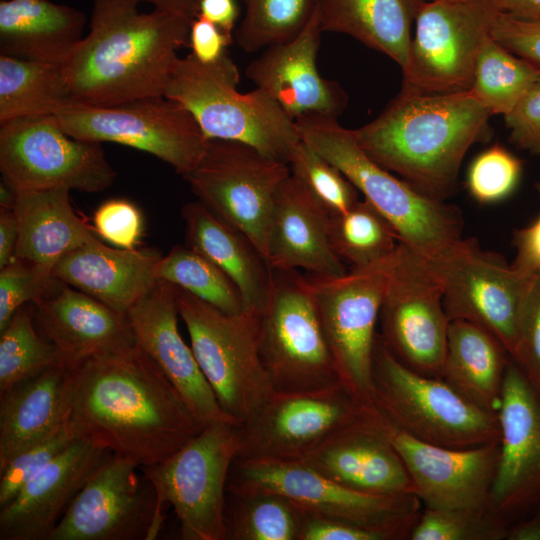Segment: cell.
<instances>
[{
  "instance_id": "obj_29",
  "label": "cell",
  "mask_w": 540,
  "mask_h": 540,
  "mask_svg": "<svg viewBox=\"0 0 540 540\" xmlns=\"http://www.w3.org/2000/svg\"><path fill=\"white\" fill-rule=\"evenodd\" d=\"M267 260L272 269H302L317 276L337 277L348 272L330 245L324 217L290 176L276 196Z\"/></svg>"
},
{
  "instance_id": "obj_51",
  "label": "cell",
  "mask_w": 540,
  "mask_h": 540,
  "mask_svg": "<svg viewBox=\"0 0 540 540\" xmlns=\"http://www.w3.org/2000/svg\"><path fill=\"white\" fill-rule=\"evenodd\" d=\"M234 36L228 35L212 22L196 16L190 24L191 54L202 64H212L228 53Z\"/></svg>"
},
{
  "instance_id": "obj_9",
  "label": "cell",
  "mask_w": 540,
  "mask_h": 540,
  "mask_svg": "<svg viewBox=\"0 0 540 540\" xmlns=\"http://www.w3.org/2000/svg\"><path fill=\"white\" fill-rule=\"evenodd\" d=\"M259 352L275 392H307L341 382L306 274L273 269L260 311Z\"/></svg>"
},
{
  "instance_id": "obj_15",
  "label": "cell",
  "mask_w": 540,
  "mask_h": 540,
  "mask_svg": "<svg viewBox=\"0 0 540 540\" xmlns=\"http://www.w3.org/2000/svg\"><path fill=\"white\" fill-rule=\"evenodd\" d=\"M0 171L17 192L66 188L93 193L116 178L101 143L69 136L53 115L0 124Z\"/></svg>"
},
{
  "instance_id": "obj_5",
  "label": "cell",
  "mask_w": 540,
  "mask_h": 540,
  "mask_svg": "<svg viewBox=\"0 0 540 540\" xmlns=\"http://www.w3.org/2000/svg\"><path fill=\"white\" fill-rule=\"evenodd\" d=\"M238 67L226 53L212 64L178 58L165 97L181 104L206 139L248 144L287 163L301 140L296 122L263 89L238 90Z\"/></svg>"
},
{
  "instance_id": "obj_55",
  "label": "cell",
  "mask_w": 540,
  "mask_h": 540,
  "mask_svg": "<svg viewBox=\"0 0 540 540\" xmlns=\"http://www.w3.org/2000/svg\"><path fill=\"white\" fill-rule=\"evenodd\" d=\"M501 12L521 18H540V0H491Z\"/></svg>"
},
{
  "instance_id": "obj_28",
  "label": "cell",
  "mask_w": 540,
  "mask_h": 540,
  "mask_svg": "<svg viewBox=\"0 0 540 540\" xmlns=\"http://www.w3.org/2000/svg\"><path fill=\"white\" fill-rule=\"evenodd\" d=\"M72 374L58 362L0 394V469L68 423Z\"/></svg>"
},
{
  "instance_id": "obj_34",
  "label": "cell",
  "mask_w": 540,
  "mask_h": 540,
  "mask_svg": "<svg viewBox=\"0 0 540 540\" xmlns=\"http://www.w3.org/2000/svg\"><path fill=\"white\" fill-rule=\"evenodd\" d=\"M419 0H318L323 32L347 34L403 69Z\"/></svg>"
},
{
  "instance_id": "obj_10",
  "label": "cell",
  "mask_w": 540,
  "mask_h": 540,
  "mask_svg": "<svg viewBox=\"0 0 540 540\" xmlns=\"http://www.w3.org/2000/svg\"><path fill=\"white\" fill-rule=\"evenodd\" d=\"M240 437L241 423H212L167 459L141 467L159 504L173 507L181 539L226 540V488Z\"/></svg>"
},
{
  "instance_id": "obj_11",
  "label": "cell",
  "mask_w": 540,
  "mask_h": 540,
  "mask_svg": "<svg viewBox=\"0 0 540 540\" xmlns=\"http://www.w3.org/2000/svg\"><path fill=\"white\" fill-rule=\"evenodd\" d=\"M439 282L450 320L475 323L513 355L519 323L536 272L509 265L505 259L463 237L430 257H423Z\"/></svg>"
},
{
  "instance_id": "obj_52",
  "label": "cell",
  "mask_w": 540,
  "mask_h": 540,
  "mask_svg": "<svg viewBox=\"0 0 540 540\" xmlns=\"http://www.w3.org/2000/svg\"><path fill=\"white\" fill-rule=\"evenodd\" d=\"M298 540H382L379 535L345 522L302 512Z\"/></svg>"
},
{
  "instance_id": "obj_59",
  "label": "cell",
  "mask_w": 540,
  "mask_h": 540,
  "mask_svg": "<svg viewBox=\"0 0 540 540\" xmlns=\"http://www.w3.org/2000/svg\"><path fill=\"white\" fill-rule=\"evenodd\" d=\"M536 189H537V191H538V193H539V195H540V182H538V183L536 184ZM535 221L538 222V223H540V215L538 216V218H537Z\"/></svg>"
},
{
  "instance_id": "obj_60",
  "label": "cell",
  "mask_w": 540,
  "mask_h": 540,
  "mask_svg": "<svg viewBox=\"0 0 540 540\" xmlns=\"http://www.w3.org/2000/svg\"><path fill=\"white\" fill-rule=\"evenodd\" d=\"M421 2H429V1H440V0H419Z\"/></svg>"
},
{
  "instance_id": "obj_30",
  "label": "cell",
  "mask_w": 540,
  "mask_h": 540,
  "mask_svg": "<svg viewBox=\"0 0 540 540\" xmlns=\"http://www.w3.org/2000/svg\"><path fill=\"white\" fill-rule=\"evenodd\" d=\"M186 245L216 264L236 285L245 309L261 311L273 269L250 238L226 223L199 200L181 208Z\"/></svg>"
},
{
  "instance_id": "obj_26",
  "label": "cell",
  "mask_w": 540,
  "mask_h": 540,
  "mask_svg": "<svg viewBox=\"0 0 540 540\" xmlns=\"http://www.w3.org/2000/svg\"><path fill=\"white\" fill-rule=\"evenodd\" d=\"M33 303L38 323L56 347L59 362L70 367L136 344L127 315L55 277Z\"/></svg>"
},
{
  "instance_id": "obj_56",
  "label": "cell",
  "mask_w": 540,
  "mask_h": 540,
  "mask_svg": "<svg viewBox=\"0 0 540 540\" xmlns=\"http://www.w3.org/2000/svg\"><path fill=\"white\" fill-rule=\"evenodd\" d=\"M149 2L156 9L177 14L192 21L196 18L200 0H141Z\"/></svg>"
},
{
  "instance_id": "obj_58",
  "label": "cell",
  "mask_w": 540,
  "mask_h": 540,
  "mask_svg": "<svg viewBox=\"0 0 540 540\" xmlns=\"http://www.w3.org/2000/svg\"><path fill=\"white\" fill-rule=\"evenodd\" d=\"M17 191L3 180L0 183V207L13 209Z\"/></svg>"
},
{
  "instance_id": "obj_4",
  "label": "cell",
  "mask_w": 540,
  "mask_h": 540,
  "mask_svg": "<svg viewBox=\"0 0 540 540\" xmlns=\"http://www.w3.org/2000/svg\"><path fill=\"white\" fill-rule=\"evenodd\" d=\"M295 122L301 139L340 169L412 251L430 257L462 238L463 219L456 207L423 194L376 163L337 118L312 115Z\"/></svg>"
},
{
  "instance_id": "obj_13",
  "label": "cell",
  "mask_w": 540,
  "mask_h": 540,
  "mask_svg": "<svg viewBox=\"0 0 540 540\" xmlns=\"http://www.w3.org/2000/svg\"><path fill=\"white\" fill-rule=\"evenodd\" d=\"M289 176L287 163L248 144L207 139L199 162L183 178L200 202L247 235L267 260L276 196Z\"/></svg>"
},
{
  "instance_id": "obj_49",
  "label": "cell",
  "mask_w": 540,
  "mask_h": 540,
  "mask_svg": "<svg viewBox=\"0 0 540 540\" xmlns=\"http://www.w3.org/2000/svg\"><path fill=\"white\" fill-rule=\"evenodd\" d=\"M491 36L512 53L540 67V18H521L499 12Z\"/></svg>"
},
{
  "instance_id": "obj_8",
  "label": "cell",
  "mask_w": 540,
  "mask_h": 540,
  "mask_svg": "<svg viewBox=\"0 0 540 540\" xmlns=\"http://www.w3.org/2000/svg\"><path fill=\"white\" fill-rule=\"evenodd\" d=\"M175 288L199 367L222 410L242 424L274 392L259 352L260 312L226 314Z\"/></svg>"
},
{
  "instance_id": "obj_31",
  "label": "cell",
  "mask_w": 540,
  "mask_h": 540,
  "mask_svg": "<svg viewBox=\"0 0 540 540\" xmlns=\"http://www.w3.org/2000/svg\"><path fill=\"white\" fill-rule=\"evenodd\" d=\"M85 14L49 0L0 1V54L63 65L84 37Z\"/></svg>"
},
{
  "instance_id": "obj_43",
  "label": "cell",
  "mask_w": 540,
  "mask_h": 540,
  "mask_svg": "<svg viewBox=\"0 0 540 540\" xmlns=\"http://www.w3.org/2000/svg\"><path fill=\"white\" fill-rule=\"evenodd\" d=\"M509 524L490 509L425 507L409 535L411 540H502Z\"/></svg>"
},
{
  "instance_id": "obj_24",
  "label": "cell",
  "mask_w": 540,
  "mask_h": 540,
  "mask_svg": "<svg viewBox=\"0 0 540 540\" xmlns=\"http://www.w3.org/2000/svg\"><path fill=\"white\" fill-rule=\"evenodd\" d=\"M112 455L76 438L0 508V540H49L77 494Z\"/></svg>"
},
{
  "instance_id": "obj_12",
  "label": "cell",
  "mask_w": 540,
  "mask_h": 540,
  "mask_svg": "<svg viewBox=\"0 0 540 540\" xmlns=\"http://www.w3.org/2000/svg\"><path fill=\"white\" fill-rule=\"evenodd\" d=\"M53 116L73 138L113 142L147 152L182 177L197 165L207 141L192 114L165 96L112 106L69 100Z\"/></svg>"
},
{
  "instance_id": "obj_1",
  "label": "cell",
  "mask_w": 540,
  "mask_h": 540,
  "mask_svg": "<svg viewBox=\"0 0 540 540\" xmlns=\"http://www.w3.org/2000/svg\"><path fill=\"white\" fill-rule=\"evenodd\" d=\"M68 424L76 438L140 468L167 459L202 430L178 391L136 344L73 367Z\"/></svg>"
},
{
  "instance_id": "obj_47",
  "label": "cell",
  "mask_w": 540,
  "mask_h": 540,
  "mask_svg": "<svg viewBox=\"0 0 540 540\" xmlns=\"http://www.w3.org/2000/svg\"><path fill=\"white\" fill-rule=\"evenodd\" d=\"M140 209L124 198L103 202L94 212V231L104 240L122 249H135L143 233Z\"/></svg>"
},
{
  "instance_id": "obj_36",
  "label": "cell",
  "mask_w": 540,
  "mask_h": 540,
  "mask_svg": "<svg viewBox=\"0 0 540 540\" xmlns=\"http://www.w3.org/2000/svg\"><path fill=\"white\" fill-rule=\"evenodd\" d=\"M325 226L332 249L350 269L388 259L400 243L392 225L365 199L325 219Z\"/></svg>"
},
{
  "instance_id": "obj_3",
  "label": "cell",
  "mask_w": 540,
  "mask_h": 540,
  "mask_svg": "<svg viewBox=\"0 0 540 540\" xmlns=\"http://www.w3.org/2000/svg\"><path fill=\"white\" fill-rule=\"evenodd\" d=\"M491 116L471 90H400L374 120L353 133L376 163L423 194L444 201L455 187L468 149L487 137Z\"/></svg>"
},
{
  "instance_id": "obj_33",
  "label": "cell",
  "mask_w": 540,
  "mask_h": 540,
  "mask_svg": "<svg viewBox=\"0 0 540 540\" xmlns=\"http://www.w3.org/2000/svg\"><path fill=\"white\" fill-rule=\"evenodd\" d=\"M510 359L502 342L485 328L450 320L442 379L478 407L498 412Z\"/></svg>"
},
{
  "instance_id": "obj_48",
  "label": "cell",
  "mask_w": 540,
  "mask_h": 540,
  "mask_svg": "<svg viewBox=\"0 0 540 540\" xmlns=\"http://www.w3.org/2000/svg\"><path fill=\"white\" fill-rule=\"evenodd\" d=\"M511 358L540 392V272H536L523 308Z\"/></svg>"
},
{
  "instance_id": "obj_7",
  "label": "cell",
  "mask_w": 540,
  "mask_h": 540,
  "mask_svg": "<svg viewBox=\"0 0 540 540\" xmlns=\"http://www.w3.org/2000/svg\"><path fill=\"white\" fill-rule=\"evenodd\" d=\"M227 493L265 490L289 498L302 512L352 524L382 540L409 539L422 512L413 493L371 494L341 485L302 461H233Z\"/></svg>"
},
{
  "instance_id": "obj_6",
  "label": "cell",
  "mask_w": 540,
  "mask_h": 540,
  "mask_svg": "<svg viewBox=\"0 0 540 540\" xmlns=\"http://www.w3.org/2000/svg\"><path fill=\"white\" fill-rule=\"evenodd\" d=\"M371 379L377 408L420 441L458 449L500 442L497 413L478 407L443 379L407 368L384 346L378 332Z\"/></svg>"
},
{
  "instance_id": "obj_41",
  "label": "cell",
  "mask_w": 540,
  "mask_h": 540,
  "mask_svg": "<svg viewBox=\"0 0 540 540\" xmlns=\"http://www.w3.org/2000/svg\"><path fill=\"white\" fill-rule=\"evenodd\" d=\"M245 15L234 42L246 53L294 39L313 15L318 0H242Z\"/></svg>"
},
{
  "instance_id": "obj_53",
  "label": "cell",
  "mask_w": 540,
  "mask_h": 540,
  "mask_svg": "<svg viewBox=\"0 0 540 540\" xmlns=\"http://www.w3.org/2000/svg\"><path fill=\"white\" fill-rule=\"evenodd\" d=\"M197 16L205 18L228 35L234 36L239 7L235 0H200Z\"/></svg>"
},
{
  "instance_id": "obj_50",
  "label": "cell",
  "mask_w": 540,
  "mask_h": 540,
  "mask_svg": "<svg viewBox=\"0 0 540 540\" xmlns=\"http://www.w3.org/2000/svg\"><path fill=\"white\" fill-rule=\"evenodd\" d=\"M509 141L519 149L540 155V78L504 116Z\"/></svg>"
},
{
  "instance_id": "obj_18",
  "label": "cell",
  "mask_w": 540,
  "mask_h": 540,
  "mask_svg": "<svg viewBox=\"0 0 540 540\" xmlns=\"http://www.w3.org/2000/svg\"><path fill=\"white\" fill-rule=\"evenodd\" d=\"M368 405L345 384L273 394L241 424L237 459L301 461L330 435L364 416Z\"/></svg>"
},
{
  "instance_id": "obj_16",
  "label": "cell",
  "mask_w": 540,
  "mask_h": 540,
  "mask_svg": "<svg viewBox=\"0 0 540 540\" xmlns=\"http://www.w3.org/2000/svg\"><path fill=\"white\" fill-rule=\"evenodd\" d=\"M501 12L491 0L421 2L409 57L402 69V91H468L476 57Z\"/></svg>"
},
{
  "instance_id": "obj_46",
  "label": "cell",
  "mask_w": 540,
  "mask_h": 540,
  "mask_svg": "<svg viewBox=\"0 0 540 540\" xmlns=\"http://www.w3.org/2000/svg\"><path fill=\"white\" fill-rule=\"evenodd\" d=\"M53 280L51 271L16 257L0 269V331L25 303L39 299Z\"/></svg>"
},
{
  "instance_id": "obj_54",
  "label": "cell",
  "mask_w": 540,
  "mask_h": 540,
  "mask_svg": "<svg viewBox=\"0 0 540 540\" xmlns=\"http://www.w3.org/2000/svg\"><path fill=\"white\" fill-rule=\"evenodd\" d=\"M19 223L13 209L0 207V269L15 259Z\"/></svg>"
},
{
  "instance_id": "obj_23",
  "label": "cell",
  "mask_w": 540,
  "mask_h": 540,
  "mask_svg": "<svg viewBox=\"0 0 540 540\" xmlns=\"http://www.w3.org/2000/svg\"><path fill=\"white\" fill-rule=\"evenodd\" d=\"M322 33L317 4L294 39L265 48L246 69L247 78L267 92L294 121L312 115L337 118L347 104L340 84L323 78L318 71Z\"/></svg>"
},
{
  "instance_id": "obj_25",
  "label": "cell",
  "mask_w": 540,
  "mask_h": 540,
  "mask_svg": "<svg viewBox=\"0 0 540 540\" xmlns=\"http://www.w3.org/2000/svg\"><path fill=\"white\" fill-rule=\"evenodd\" d=\"M321 475L371 494L413 493L408 471L391 443L377 406L340 428L303 460Z\"/></svg>"
},
{
  "instance_id": "obj_35",
  "label": "cell",
  "mask_w": 540,
  "mask_h": 540,
  "mask_svg": "<svg viewBox=\"0 0 540 540\" xmlns=\"http://www.w3.org/2000/svg\"><path fill=\"white\" fill-rule=\"evenodd\" d=\"M69 100L62 65L0 54V124L54 115Z\"/></svg>"
},
{
  "instance_id": "obj_40",
  "label": "cell",
  "mask_w": 540,
  "mask_h": 540,
  "mask_svg": "<svg viewBox=\"0 0 540 540\" xmlns=\"http://www.w3.org/2000/svg\"><path fill=\"white\" fill-rule=\"evenodd\" d=\"M290 177L324 219L350 209L360 193L350 180L302 139L287 162Z\"/></svg>"
},
{
  "instance_id": "obj_42",
  "label": "cell",
  "mask_w": 540,
  "mask_h": 540,
  "mask_svg": "<svg viewBox=\"0 0 540 540\" xmlns=\"http://www.w3.org/2000/svg\"><path fill=\"white\" fill-rule=\"evenodd\" d=\"M58 362L56 347L37 334L31 314L21 307L0 331V394Z\"/></svg>"
},
{
  "instance_id": "obj_17",
  "label": "cell",
  "mask_w": 540,
  "mask_h": 540,
  "mask_svg": "<svg viewBox=\"0 0 540 540\" xmlns=\"http://www.w3.org/2000/svg\"><path fill=\"white\" fill-rule=\"evenodd\" d=\"M392 256L337 277L305 273L339 378L368 405H375L372 360Z\"/></svg>"
},
{
  "instance_id": "obj_20",
  "label": "cell",
  "mask_w": 540,
  "mask_h": 540,
  "mask_svg": "<svg viewBox=\"0 0 540 540\" xmlns=\"http://www.w3.org/2000/svg\"><path fill=\"white\" fill-rule=\"evenodd\" d=\"M497 415L500 455L489 508L510 525L540 505V392L512 358Z\"/></svg>"
},
{
  "instance_id": "obj_14",
  "label": "cell",
  "mask_w": 540,
  "mask_h": 540,
  "mask_svg": "<svg viewBox=\"0 0 540 540\" xmlns=\"http://www.w3.org/2000/svg\"><path fill=\"white\" fill-rule=\"evenodd\" d=\"M449 322L439 282L424 258L400 242L387 272L380 340L407 368L442 379Z\"/></svg>"
},
{
  "instance_id": "obj_57",
  "label": "cell",
  "mask_w": 540,
  "mask_h": 540,
  "mask_svg": "<svg viewBox=\"0 0 540 540\" xmlns=\"http://www.w3.org/2000/svg\"><path fill=\"white\" fill-rule=\"evenodd\" d=\"M507 540H540V512L524 521L509 525Z\"/></svg>"
},
{
  "instance_id": "obj_45",
  "label": "cell",
  "mask_w": 540,
  "mask_h": 540,
  "mask_svg": "<svg viewBox=\"0 0 540 540\" xmlns=\"http://www.w3.org/2000/svg\"><path fill=\"white\" fill-rule=\"evenodd\" d=\"M75 439L67 423L49 437L16 454L0 469V508Z\"/></svg>"
},
{
  "instance_id": "obj_39",
  "label": "cell",
  "mask_w": 540,
  "mask_h": 540,
  "mask_svg": "<svg viewBox=\"0 0 540 540\" xmlns=\"http://www.w3.org/2000/svg\"><path fill=\"white\" fill-rule=\"evenodd\" d=\"M164 280L207 302L226 314H239L245 307L232 280L207 257L187 245L174 246L157 266Z\"/></svg>"
},
{
  "instance_id": "obj_2",
  "label": "cell",
  "mask_w": 540,
  "mask_h": 540,
  "mask_svg": "<svg viewBox=\"0 0 540 540\" xmlns=\"http://www.w3.org/2000/svg\"><path fill=\"white\" fill-rule=\"evenodd\" d=\"M141 0H94L89 32L62 65L71 101L112 106L165 96L177 51L189 46L187 18Z\"/></svg>"
},
{
  "instance_id": "obj_37",
  "label": "cell",
  "mask_w": 540,
  "mask_h": 540,
  "mask_svg": "<svg viewBox=\"0 0 540 540\" xmlns=\"http://www.w3.org/2000/svg\"><path fill=\"white\" fill-rule=\"evenodd\" d=\"M538 78L540 67L512 53L490 33L479 48L470 90L492 115L505 116Z\"/></svg>"
},
{
  "instance_id": "obj_21",
  "label": "cell",
  "mask_w": 540,
  "mask_h": 540,
  "mask_svg": "<svg viewBox=\"0 0 540 540\" xmlns=\"http://www.w3.org/2000/svg\"><path fill=\"white\" fill-rule=\"evenodd\" d=\"M380 414L387 436L411 478L414 494L425 507L490 509L500 442L461 449L438 446L408 435Z\"/></svg>"
},
{
  "instance_id": "obj_27",
  "label": "cell",
  "mask_w": 540,
  "mask_h": 540,
  "mask_svg": "<svg viewBox=\"0 0 540 540\" xmlns=\"http://www.w3.org/2000/svg\"><path fill=\"white\" fill-rule=\"evenodd\" d=\"M162 256L156 249L113 248L97 239L63 256L52 275L127 315L157 283Z\"/></svg>"
},
{
  "instance_id": "obj_38",
  "label": "cell",
  "mask_w": 540,
  "mask_h": 540,
  "mask_svg": "<svg viewBox=\"0 0 540 540\" xmlns=\"http://www.w3.org/2000/svg\"><path fill=\"white\" fill-rule=\"evenodd\" d=\"M227 494L226 540H298L302 511L286 496L265 490Z\"/></svg>"
},
{
  "instance_id": "obj_44",
  "label": "cell",
  "mask_w": 540,
  "mask_h": 540,
  "mask_svg": "<svg viewBox=\"0 0 540 540\" xmlns=\"http://www.w3.org/2000/svg\"><path fill=\"white\" fill-rule=\"evenodd\" d=\"M521 171V161L504 147L495 144L471 163L467 172V189L480 203L498 202L513 192Z\"/></svg>"
},
{
  "instance_id": "obj_19",
  "label": "cell",
  "mask_w": 540,
  "mask_h": 540,
  "mask_svg": "<svg viewBox=\"0 0 540 540\" xmlns=\"http://www.w3.org/2000/svg\"><path fill=\"white\" fill-rule=\"evenodd\" d=\"M140 466L112 455L89 478L49 540H153L165 514Z\"/></svg>"
},
{
  "instance_id": "obj_32",
  "label": "cell",
  "mask_w": 540,
  "mask_h": 540,
  "mask_svg": "<svg viewBox=\"0 0 540 540\" xmlns=\"http://www.w3.org/2000/svg\"><path fill=\"white\" fill-rule=\"evenodd\" d=\"M66 188L17 192L19 223L15 257L53 270L67 253L98 238L73 209Z\"/></svg>"
},
{
  "instance_id": "obj_22",
  "label": "cell",
  "mask_w": 540,
  "mask_h": 540,
  "mask_svg": "<svg viewBox=\"0 0 540 540\" xmlns=\"http://www.w3.org/2000/svg\"><path fill=\"white\" fill-rule=\"evenodd\" d=\"M175 290L169 282L158 280L128 311L136 345L178 391L202 429L216 422L236 421L220 407L191 346L179 332Z\"/></svg>"
}]
</instances>
